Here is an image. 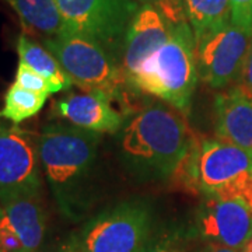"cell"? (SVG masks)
I'll return each instance as SVG.
<instances>
[{
	"label": "cell",
	"instance_id": "cell-14",
	"mask_svg": "<svg viewBox=\"0 0 252 252\" xmlns=\"http://www.w3.org/2000/svg\"><path fill=\"white\" fill-rule=\"evenodd\" d=\"M0 223L6 225L27 252H39L46 234V213L39 195L0 202Z\"/></svg>",
	"mask_w": 252,
	"mask_h": 252
},
{
	"label": "cell",
	"instance_id": "cell-25",
	"mask_svg": "<svg viewBox=\"0 0 252 252\" xmlns=\"http://www.w3.org/2000/svg\"><path fill=\"white\" fill-rule=\"evenodd\" d=\"M48 252H77L76 248L73 245H67V247H63V248H59V250H54V251H48ZM80 252V250H79Z\"/></svg>",
	"mask_w": 252,
	"mask_h": 252
},
{
	"label": "cell",
	"instance_id": "cell-9",
	"mask_svg": "<svg viewBox=\"0 0 252 252\" xmlns=\"http://www.w3.org/2000/svg\"><path fill=\"white\" fill-rule=\"evenodd\" d=\"M41 171L38 137L16 126H0V202L39 195Z\"/></svg>",
	"mask_w": 252,
	"mask_h": 252
},
{
	"label": "cell",
	"instance_id": "cell-16",
	"mask_svg": "<svg viewBox=\"0 0 252 252\" xmlns=\"http://www.w3.org/2000/svg\"><path fill=\"white\" fill-rule=\"evenodd\" d=\"M18 14L27 31L45 38L56 36L66 31L63 18L55 0H7Z\"/></svg>",
	"mask_w": 252,
	"mask_h": 252
},
{
	"label": "cell",
	"instance_id": "cell-24",
	"mask_svg": "<svg viewBox=\"0 0 252 252\" xmlns=\"http://www.w3.org/2000/svg\"><path fill=\"white\" fill-rule=\"evenodd\" d=\"M205 252H240V251H238V250H233V248H228V247H224V245H220V244L210 243Z\"/></svg>",
	"mask_w": 252,
	"mask_h": 252
},
{
	"label": "cell",
	"instance_id": "cell-21",
	"mask_svg": "<svg viewBox=\"0 0 252 252\" xmlns=\"http://www.w3.org/2000/svg\"><path fill=\"white\" fill-rule=\"evenodd\" d=\"M231 23L252 36V0H228Z\"/></svg>",
	"mask_w": 252,
	"mask_h": 252
},
{
	"label": "cell",
	"instance_id": "cell-11",
	"mask_svg": "<svg viewBox=\"0 0 252 252\" xmlns=\"http://www.w3.org/2000/svg\"><path fill=\"white\" fill-rule=\"evenodd\" d=\"M112 101L99 91L70 93L55 101L54 111L80 129L95 133H117L122 129L125 117L112 105Z\"/></svg>",
	"mask_w": 252,
	"mask_h": 252
},
{
	"label": "cell",
	"instance_id": "cell-26",
	"mask_svg": "<svg viewBox=\"0 0 252 252\" xmlns=\"http://www.w3.org/2000/svg\"><path fill=\"white\" fill-rule=\"evenodd\" d=\"M243 252H252V237L247 241V244L244 245Z\"/></svg>",
	"mask_w": 252,
	"mask_h": 252
},
{
	"label": "cell",
	"instance_id": "cell-5",
	"mask_svg": "<svg viewBox=\"0 0 252 252\" xmlns=\"http://www.w3.org/2000/svg\"><path fill=\"white\" fill-rule=\"evenodd\" d=\"M195 182L205 196L237 199L252 212V156L234 144L221 139L199 144Z\"/></svg>",
	"mask_w": 252,
	"mask_h": 252
},
{
	"label": "cell",
	"instance_id": "cell-19",
	"mask_svg": "<svg viewBox=\"0 0 252 252\" xmlns=\"http://www.w3.org/2000/svg\"><path fill=\"white\" fill-rule=\"evenodd\" d=\"M142 4L152 6L161 14L170 27H177L180 24L188 23L185 1L184 0H137Z\"/></svg>",
	"mask_w": 252,
	"mask_h": 252
},
{
	"label": "cell",
	"instance_id": "cell-12",
	"mask_svg": "<svg viewBox=\"0 0 252 252\" xmlns=\"http://www.w3.org/2000/svg\"><path fill=\"white\" fill-rule=\"evenodd\" d=\"M170 35L171 27L158 10L147 4L137 9L126 30L124 42L122 69L126 80L168 41Z\"/></svg>",
	"mask_w": 252,
	"mask_h": 252
},
{
	"label": "cell",
	"instance_id": "cell-15",
	"mask_svg": "<svg viewBox=\"0 0 252 252\" xmlns=\"http://www.w3.org/2000/svg\"><path fill=\"white\" fill-rule=\"evenodd\" d=\"M17 52L20 63H24L30 69L45 77L51 83L54 93L67 90L73 86L70 77L63 70L52 52L46 46L28 38L26 34H21L18 38Z\"/></svg>",
	"mask_w": 252,
	"mask_h": 252
},
{
	"label": "cell",
	"instance_id": "cell-22",
	"mask_svg": "<svg viewBox=\"0 0 252 252\" xmlns=\"http://www.w3.org/2000/svg\"><path fill=\"white\" fill-rule=\"evenodd\" d=\"M143 252H189L184 244L175 237H160V238H150L147 247Z\"/></svg>",
	"mask_w": 252,
	"mask_h": 252
},
{
	"label": "cell",
	"instance_id": "cell-3",
	"mask_svg": "<svg viewBox=\"0 0 252 252\" xmlns=\"http://www.w3.org/2000/svg\"><path fill=\"white\" fill-rule=\"evenodd\" d=\"M198 80L195 35L189 23H184L171 27L168 41L127 83L136 90L168 102L180 112H188Z\"/></svg>",
	"mask_w": 252,
	"mask_h": 252
},
{
	"label": "cell",
	"instance_id": "cell-6",
	"mask_svg": "<svg viewBox=\"0 0 252 252\" xmlns=\"http://www.w3.org/2000/svg\"><path fill=\"white\" fill-rule=\"evenodd\" d=\"M152 225L153 212L147 200H125L86 225L80 252H143L150 241Z\"/></svg>",
	"mask_w": 252,
	"mask_h": 252
},
{
	"label": "cell",
	"instance_id": "cell-2",
	"mask_svg": "<svg viewBox=\"0 0 252 252\" xmlns=\"http://www.w3.org/2000/svg\"><path fill=\"white\" fill-rule=\"evenodd\" d=\"M193 142L180 111L153 104L137 112L119 136V154L137 181L172 177Z\"/></svg>",
	"mask_w": 252,
	"mask_h": 252
},
{
	"label": "cell",
	"instance_id": "cell-18",
	"mask_svg": "<svg viewBox=\"0 0 252 252\" xmlns=\"http://www.w3.org/2000/svg\"><path fill=\"white\" fill-rule=\"evenodd\" d=\"M48 97L46 94L26 90L13 83L4 95V107L0 111V117L18 125L28 118L35 117L44 108Z\"/></svg>",
	"mask_w": 252,
	"mask_h": 252
},
{
	"label": "cell",
	"instance_id": "cell-4",
	"mask_svg": "<svg viewBox=\"0 0 252 252\" xmlns=\"http://www.w3.org/2000/svg\"><path fill=\"white\" fill-rule=\"evenodd\" d=\"M73 84L83 91H99L112 99L122 97L126 76L114 58L99 42L89 36L63 31L62 34L44 38Z\"/></svg>",
	"mask_w": 252,
	"mask_h": 252
},
{
	"label": "cell",
	"instance_id": "cell-23",
	"mask_svg": "<svg viewBox=\"0 0 252 252\" xmlns=\"http://www.w3.org/2000/svg\"><path fill=\"white\" fill-rule=\"evenodd\" d=\"M241 86H244L250 93H252V46L250 49L248 58H247V62H245L243 77H241Z\"/></svg>",
	"mask_w": 252,
	"mask_h": 252
},
{
	"label": "cell",
	"instance_id": "cell-13",
	"mask_svg": "<svg viewBox=\"0 0 252 252\" xmlns=\"http://www.w3.org/2000/svg\"><path fill=\"white\" fill-rule=\"evenodd\" d=\"M215 109L219 139L252 156V93L238 84L217 94Z\"/></svg>",
	"mask_w": 252,
	"mask_h": 252
},
{
	"label": "cell",
	"instance_id": "cell-8",
	"mask_svg": "<svg viewBox=\"0 0 252 252\" xmlns=\"http://www.w3.org/2000/svg\"><path fill=\"white\" fill-rule=\"evenodd\" d=\"M251 46L252 36L233 23L195 38L199 79L213 89L240 81Z\"/></svg>",
	"mask_w": 252,
	"mask_h": 252
},
{
	"label": "cell",
	"instance_id": "cell-10",
	"mask_svg": "<svg viewBox=\"0 0 252 252\" xmlns=\"http://www.w3.org/2000/svg\"><path fill=\"white\" fill-rule=\"evenodd\" d=\"M198 230L212 244L243 250L252 237V212L237 199L206 196L198 212Z\"/></svg>",
	"mask_w": 252,
	"mask_h": 252
},
{
	"label": "cell",
	"instance_id": "cell-7",
	"mask_svg": "<svg viewBox=\"0 0 252 252\" xmlns=\"http://www.w3.org/2000/svg\"><path fill=\"white\" fill-rule=\"evenodd\" d=\"M69 32L81 34L115 51L137 11L133 0H55Z\"/></svg>",
	"mask_w": 252,
	"mask_h": 252
},
{
	"label": "cell",
	"instance_id": "cell-1",
	"mask_svg": "<svg viewBox=\"0 0 252 252\" xmlns=\"http://www.w3.org/2000/svg\"><path fill=\"white\" fill-rule=\"evenodd\" d=\"M99 133L73 125H49L38 136L42 172L61 212L80 219L91 205Z\"/></svg>",
	"mask_w": 252,
	"mask_h": 252
},
{
	"label": "cell",
	"instance_id": "cell-20",
	"mask_svg": "<svg viewBox=\"0 0 252 252\" xmlns=\"http://www.w3.org/2000/svg\"><path fill=\"white\" fill-rule=\"evenodd\" d=\"M16 84L20 87L26 89V90L39 93V94H54L51 83L46 80L45 77H42L39 73L34 72L32 69H30L24 63L18 62L17 73H16Z\"/></svg>",
	"mask_w": 252,
	"mask_h": 252
},
{
	"label": "cell",
	"instance_id": "cell-17",
	"mask_svg": "<svg viewBox=\"0 0 252 252\" xmlns=\"http://www.w3.org/2000/svg\"><path fill=\"white\" fill-rule=\"evenodd\" d=\"M187 18L195 38L216 31L231 23L228 0H184Z\"/></svg>",
	"mask_w": 252,
	"mask_h": 252
}]
</instances>
